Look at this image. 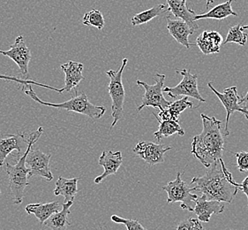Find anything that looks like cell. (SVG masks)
Returning <instances> with one entry per match:
<instances>
[{
	"label": "cell",
	"instance_id": "1",
	"mask_svg": "<svg viewBox=\"0 0 248 230\" xmlns=\"http://www.w3.org/2000/svg\"><path fill=\"white\" fill-rule=\"evenodd\" d=\"M190 184L193 190L201 192L206 199L229 204L239 190L238 183L235 182L223 160L214 163L202 176L194 177Z\"/></svg>",
	"mask_w": 248,
	"mask_h": 230
},
{
	"label": "cell",
	"instance_id": "2",
	"mask_svg": "<svg viewBox=\"0 0 248 230\" xmlns=\"http://www.w3.org/2000/svg\"><path fill=\"white\" fill-rule=\"evenodd\" d=\"M202 131L195 135L192 141V154L209 168L214 163L223 160L224 136L222 131V121L215 117L202 114Z\"/></svg>",
	"mask_w": 248,
	"mask_h": 230
},
{
	"label": "cell",
	"instance_id": "3",
	"mask_svg": "<svg viewBox=\"0 0 248 230\" xmlns=\"http://www.w3.org/2000/svg\"><path fill=\"white\" fill-rule=\"evenodd\" d=\"M43 132L44 129L40 127L38 130L29 135L28 148L22 155L19 156V160L15 165H11L10 163L5 164V171L9 181V189L13 196L15 205H20L23 202L26 189L30 185V170L26 165V159L30 149L39 140L41 135H43Z\"/></svg>",
	"mask_w": 248,
	"mask_h": 230
},
{
	"label": "cell",
	"instance_id": "4",
	"mask_svg": "<svg viewBox=\"0 0 248 230\" xmlns=\"http://www.w3.org/2000/svg\"><path fill=\"white\" fill-rule=\"evenodd\" d=\"M23 90L26 95L29 96L30 99L37 102L40 105L54 107L58 109H63L69 112H75L79 115H86L93 120L101 119L105 115V111H106L105 106H98L90 103L88 99V96L86 95L84 92L80 93L79 95L75 96L69 100L56 104V103H49V102H45L40 99L35 94L34 90L32 89L31 85L24 86Z\"/></svg>",
	"mask_w": 248,
	"mask_h": 230
},
{
	"label": "cell",
	"instance_id": "5",
	"mask_svg": "<svg viewBox=\"0 0 248 230\" xmlns=\"http://www.w3.org/2000/svg\"><path fill=\"white\" fill-rule=\"evenodd\" d=\"M128 60L124 58L122 60L121 66L118 71L109 70L106 72V75L109 76V82L108 85L109 95L111 99V116L113 121L110 128H114L124 114V102L125 98L124 85L122 82V76L125 66L127 65Z\"/></svg>",
	"mask_w": 248,
	"mask_h": 230
},
{
	"label": "cell",
	"instance_id": "6",
	"mask_svg": "<svg viewBox=\"0 0 248 230\" xmlns=\"http://www.w3.org/2000/svg\"><path fill=\"white\" fill-rule=\"evenodd\" d=\"M168 194L167 203L180 202V206L184 210L194 212L195 202L198 199V196L193 194V188L181 179V174L178 173L177 177L172 181L163 187Z\"/></svg>",
	"mask_w": 248,
	"mask_h": 230
},
{
	"label": "cell",
	"instance_id": "7",
	"mask_svg": "<svg viewBox=\"0 0 248 230\" xmlns=\"http://www.w3.org/2000/svg\"><path fill=\"white\" fill-rule=\"evenodd\" d=\"M154 79L155 81L154 85H149L147 82L141 81L138 80L136 82L137 84L142 87L145 91L142 98V103L137 108L139 112L147 106H152L159 109V111H162L167 108L171 104V102L166 100L164 97L165 75L156 74L155 75Z\"/></svg>",
	"mask_w": 248,
	"mask_h": 230
},
{
	"label": "cell",
	"instance_id": "8",
	"mask_svg": "<svg viewBox=\"0 0 248 230\" xmlns=\"http://www.w3.org/2000/svg\"><path fill=\"white\" fill-rule=\"evenodd\" d=\"M176 73L182 75V81L179 84L175 87H164V92H167V94L171 99H177L179 96L190 97L200 101L201 103L206 102L198 90V83L197 79L198 75H192L188 69H176Z\"/></svg>",
	"mask_w": 248,
	"mask_h": 230
},
{
	"label": "cell",
	"instance_id": "9",
	"mask_svg": "<svg viewBox=\"0 0 248 230\" xmlns=\"http://www.w3.org/2000/svg\"><path fill=\"white\" fill-rule=\"evenodd\" d=\"M0 54L9 58L19 66L21 78L23 80H30L29 76V64L31 60V51L26 45L23 35H18L15 43L11 45L7 50H0Z\"/></svg>",
	"mask_w": 248,
	"mask_h": 230
},
{
	"label": "cell",
	"instance_id": "10",
	"mask_svg": "<svg viewBox=\"0 0 248 230\" xmlns=\"http://www.w3.org/2000/svg\"><path fill=\"white\" fill-rule=\"evenodd\" d=\"M50 154H46L38 148L32 147L26 159V165L30 170V178L38 176L47 181L53 180V175L50 168Z\"/></svg>",
	"mask_w": 248,
	"mask_h": 230
},
{
	"label": "cell",
	"instance_id": "11",
	"mask_svg": "<svg viewBox=\"0 0 248 230\" xmlns=\"http://www.w3.org/2000/svg\"><path fill=\"white\" fill-rule=\"evenodd\" d=\"M170 146L157 145L152 142L140 141L134 148V152L149 165H156L164 162V154L171 150Z\"/></svg>",
	"mask_w": 248,
	"mask_h": 230
},
{
	"label": "cell",
	"instance_id": "12",
	"mask_svg": "<svg viewBox=\"0 0 248 230\" xmlns=\"http://www.w3.org/2000/svg\"><path fill=\"white\" fill-rule=\"evenodd\" d=\"M209 89L213 91L215 95L217 96L219 100L222 102L225 110H226V121L224 127V134L225 135H230V131L228 130L229 120L231 118V115L235 112H240L242 109L239 105L240 97L238 94V88L236 86H232L224 89L223 92H219L216 90L212 85V82L208 83Z\"/></svg>",
	"mask_w": 248,
	"mask_h": 230
},
{
	"label": "cell",
	"instance_id": "13",
	"mask_svg": "<svg viewBox=\"0 0 248 230\" xmlns=\"http://www.w3.org/2000/svg\"><path fill=\"white\" fill-rule=\"evenodd\" d=\"M29 145V135L28 134H15L9 135L0 139V166L5 164V159L12 151L17 150L18 156L22 153L23 149H27Z\"/></svg>",
	"mask_w": 248,
	"mask_h": 230
},
{
	"label": "cell",
	"instance_id": "14",
	"mask_svg": "<svg viewBox=\"0 0 248 230\" xmlns=\"http://www.w3.org/2000/svg\"><path fill=\"white\" fill-rule=\"evenodd\" d=\"M98 163L104 167L105 171L102 175L95 177L94 181L95 184H100L109 175H116L120 165L123 163L122 153L121 151L105 150L102 155L100 156Z\"/></svg>",
	"mask_w": 248,
	"mask_h": 230
},
{
	"label": "cell",
	"instance_id": "15",
	"mask_svg": "<svg viewBox=\"0 0 248 230\" xmlns=\"http://www.w3.org/2000/svg\"><path fill=\"white\" fill-rule=\"evenodd\" d=\"M60 68L65 73V87L62 89V91L71 92L72 90H75L77 92V88L80 82L84 79L82 75L84 68L83 64L70 60L67 63L62 64Z\"/></svg>",
	"mask_w": 248,
	"mask_h": 230
},
{
	"label": "cell",
	"instance_id": "16",
	"mask_svg": "<svg viewBox=\"0 0 248 230\" xmlns=\"http://www.w3.org/2000/svg\"><path fill=\"white\" fill-rule=\"evenodd\" d=\"M167 30L170 35L179 44L183 45L186 49H190L189 36L194 34V31L190 26L181 19H171L170 16L166 17Z\"/></svg>",
	"mask_w": 248,
	"mask_h": 230
},
{
	"label": "cell",
	"instance_id": "17",
	"mask_svg": "<svg viewBox=\"0 0 248 230\" xmlns=\"http://www.w3.org/2000/svg\"><path fill=\"white\" fill-rule=\"evenodd\" d=\"M225 205L223 202L217 200H208L202 196L195 202L194 214L202 222H209L213 214H220L223 213Z\"/></svg>",
	"mask_w": 248,
	"mask_h": 230
},
{
	"label": "cell",
	"instance_id": "18",
	"mask_svg": "<svg viewBox=\"0 0 248 230\" xmlns=\"http://www.w3.org/2000/svg\"><path fill=\"white\" fill-rule=\"evenodd\" d=\"M169 11L175 18L185 20L194 31L199 29L197 20H194L195 12L187 6V0H166Z\"/></svg>",
	"mask_w": 248,
	"mask_h": 230
},
{
	"label": "cell",
	"instance_id": "19",
	"mask_svg": "<svg viewBox=\"0 0 248 230\" xmlns=\"http://www.w3.org/2000/svg\"><path fill=\"white\" fill-rule=\"evenodd\" d=\"M223 36L217 31H203L196 39V45L205 55L218 53Z\"/></svg>",
	"mask_w": 248,
	"mask_h": 230
},
{
	"label": "cell",
	"instance_id": "20",
	"mask_svg": "<svg viewBox=\"0 0 248 230\" xmlns=\"http://www.w3.org/2000/svg\"><path fill=\"white\" fill-rule=\"evenodd\" d=\"M60 203L54 201L45 204H30L26 206V213L28 214H34L38 219L41 224H45V221L50 218V216L54 214L55 213L60 212Z\"/></svg>",
	"mask_w": 248,
	"mask_h": 230
},
{
	"label": "cell",
	"instance_id": "21",
	"mask_svg": "<svg viewBox=\"0 0 248 230\" xmlns=\"http://www.w3.org/2000/svg\"><path fill=\"white\" fill-rule=\"evenodd\" d=\"M79 178L66 179L63 176H60L56 182L54 190L55 196H63L65 202H74L75 197L78 193V181Z\"/></svg>",
	"mask_w": 248,
	"mask_h": 230
},
{
	"label": "cell",
	"instance_id": "22",
	"mask_svg": "<svg viewBox=\"0 0 248 230\" xmlns=\"http://www.w3.org/2000/svg\"><path fill=\"white\" fill-rule=\"evenodd\" d=\"M194 103L188 100V97H184L181 99L175 101L164 110L159 111L158 117L161 120H169L179 122L180 114L187 109L193 108Z\"/></svg>",
	"mask_w": 248,
	"mask_h": 230
},
{
	"label": "cell",
	"instance_id": "23",
	"mask_svg": "<svg viewBox=\"0 0 248 230\" xmlns=\"http://www.w3.org/2000/svg\"><path fill=\"white\" fill-rule=\"evenodd\" d=\"M74 202H65L62 205V210L55 213L45 222V225L52 230H67V227L71 225L68 221L70 208Z\"/></svg>",
	"mask_w": 248,
	"mask_h": 230
},
{
	"label": "cell",
	"instance_id": "24",
	"mask_svg": "<svg viewBox=\"0 0 248 230\" xmlns=\"http://www.w3.org/2000/svg\"><path fill=\"white\" fill-rule=\"evenodd\" d=\"M233 0H227L223 4L216 5L211 10L203 15H196L194 16V20H199L202 19H216V20H223L229 16H238V14L232 10V3Z\"/></svg>",
	"mask_w": 248,
	"mask_h": 230
},
{
	"label": "cell",
	"instance_id": "25",
	"mask_svg": "<svg viewBox=\"0 0 248 230\" xmlns=\"http://www.w3.org/2000/svg\"><path fill=\"white\" fill-rule=\"evenodd\" d=\"M155 117L157 119L159 122V129L156 132H155V138L157 141H161L164 137H168L174 134L183 136L185 135V131L182 130V128L179 125L178 121L169 120H161L159 119L158 116L156 114H153Z\"/></svg>",
	"mask_w": 248,
	"mask_h": 230
},
{
	"label": "cell",
	"instance_id": "26",
	"mask_svg": "<svg viewBox=\"0 0 248 230\" xmlns=\"http://www.w3.org/2000/svg\"><path fill=\"white\" fill-rule=\"evenodd\" d=\"M168 11H169L168 5L160 4V5H155L154 7L150 8L149 10L144 11V12L134 15L131 20L132 25L138 26L148 23L155 17H157L159 15L164 14L165 12H168Z\"/></svg>",
	"mask_w": 248,
	"mask_h": 230
},
{
	"label": "cell",
	"instance_id": "27",
	"mask_svg": "<svg viewBox=\"0 0 248 230\" xmlns=\"http://www.w3.org/2000/svg\"><path fill=\"white\" fill-rule=\"evenodd\" d=\"M248 42V34L242 30L240 24L232 27L229 30L228 35L226 36L223 45L229 43H235L240 45H246Z\"/></svg>",
	"mask_w": 248,
	"mask_h": 230
},
{
	"label": "cell",
	"instance_id": "28",
	"mask_svg": "<svg viewBox=\"0 0 248 230\" xmlns=\"http://www.w3.org/2000/svg\"><path fill=\"white\" fill-rule=\"evenodd\" d=\"M82 23L86 26H92L98 30H103L105 27V17L99 10L92 9L85 14L82 18Z\"/></svg>",
	"mask_w": 248,
	"mask_h": 230
},
{
	"label": "cell",
	"instance_id": "29",
	"mask_svg": "<svg viewBox=\"0 0 248 230\" xmlns=\"http://www.w3.org/2000/svg\"><path fill=\"white\" fill-rule=\"evenodd\" d=\"M0 79H1V80L15 82L19 83V84H20V85H37L39 86V87H43V88H45V89H48V90H54V91L58 92V93H62V89H57V88L51 87V86L46 85V84H42V83L37 82H35V81L31 80V79H30V80H23L22 78L18 77V76L1 75V74H0Z\"/></svg>",
	"mask_w": 248,
	"mask_h": 230
},
{
	"label": "cell",
	"instance_id": "30",
	"mask_svg": "<svg viewBox=\"0 0 248 230\" xmlns=\"http://www.w3.org/2000/svg\"><path fill=\"white\" fill-rule=\"evenodd\" d=\"M110 219L115 223L124 224L126 227L127 230H148L147 229H145L138 220L124 219V218H121L118 215H112Z\"/></svg>",
	"mask_w": 248,
	"mask_h": 230
},
{
	"label": "cell",
	"instance_id": "31",
	"mask_svg": "<svg viewBox=\"0 0 248 230\" xmlns=\"http://www.w3.org/2000/svg\"><path fill=\"white\" fill-rule=\"evenodd\" d=\"M199 219L189 218L179 223L176 230H205L203 226Z\"/></svg>",
	"mask_w": 248,
	"mask_h": 230
},
{
	"label": "cell",
	"instance_id": "32",
	"mask_svg": "<svg viewBox=\"0 0 248 230\" xmlns=\"http://www.w3.org/2000/svg\"><path fill=\"white\" fill-rule=\"evenodd\" d=\"M237 158V166L240 172L248 171V151H240L235 153Z\"/></svg>",
	"mask_w": 248,
	"mask_h": 230
},
{
	"label": "cell",
	"instance_id": "33",
	"mask_svg": "<svg viewBox=\"0 0 248 230\" xmlns=\"http://www.w3.org/2000/svg\"><path fill=\"white\" fill-rule=\"evenodd\" d=\"M238 190H241L248 197V176H247L241 183H238Z\"/></svg>",
	"mask_w": 248,
	"mask_h": 230
},
{
	"label": "cell",
	"instance_id": "34",
	"mask_svg": "<svg viewBox=\"0 0 248 230\" xmlns=\"http://www.w3.org/2000/svg\"><path fill=\"white\" fill-rule=\"evenodd\" d=\"M239 105L241 106V108H242V109L248 110V93L246 94L245 97H243V98H240Z\"/></svg>",
	"mask_w": 248,
	"mask_h": 230
},
{
	"label": "cell",
	"instance_id": "35",
	"mask_svg": "<svg viewBox=\"0 0 248 230\" xmlns=\"http://www.w3.org/2000/svg\"><path fill=\"white\" fill-rule=\"evenodd\" d=\"M240 113H241V114H243L244 116L246 117V119H248V110H246V109H241V110H240Z\"/></svg>",
	"mask_w": 248,
	"mask_h": 230
},
{
	"label": "cell",
	"instance_id": "36",
	"mask_svg": "<svg viewBox=\"0 0 248 230\" xmlns=\"http://www.w3.org/2000/svg\"><path fill=\"white\" fill-rule=\"evenodd\" d=\"M206 2H207V4H206V7H207V9L209 8V5H212V4H214V0H206Z\"/></svg>",
	"mask_w": 248,
	"mask_h": 230
},
{
	"label": "cell",
	"instance_id": "37",
	"mask_svg": "<svg viewBox=\"0 0 248 230\" xmlns=\"http://www.w3.org/2000/svg\"><path fill=\"white\" fill-rule=\"evenodd\" d=\"M242 30L248 34V25L243 26L242 27Z\"/></svg>",
	"mask_w": 248,
	"mask_h": 230
},
{
	"label": "cell",
	"instance_id": "38",
	"mask_svg": "<svg viewBox=\"0 0 248 230\" xmlns=\"http://www.w3.org/2000/svg\"><path fill=\"white\" fill-rule=\"evenodd\" d=\"M0 195H1V191H0Z\"/></svg>",
	"mask_w": 248,
	"mask_h": 230
}]
</instances>
